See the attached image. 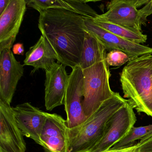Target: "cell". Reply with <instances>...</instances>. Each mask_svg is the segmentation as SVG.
<instances>
[{"label": "cell", "instance_id": "1", "mask_svg": "<svg viewBox=\"0 0 152 152\" xmlns=\"http://www.w3.org/2000/svg\"><path fill=\"white\" fill-rule=\"evenodd\" d=\"M39 13L38 27L56 51L58 63L72 69L78 66L85 39V17L60 9Z\"/></svg>", "mask_w": 152, "mask_h": 152}, {"label": "cell", "instance_id": "2", "mask_svg": "<svg viewBox=\"0 0 152 152\" xmlns=\"http://www.w3.org/2000/svg\"><path fill=\"white\" fill-rule=\"evenodd\" d=\"M127 101L118 92H114L84 122L67 128L65 152H87L97 145L104 135L110 118Z\"/></svg>", "mask_w": 152, "mask_h": 152}, {"label": "cell", "instance_id": "3", "mask_svg": "<svg viewBox=\"0 0 152 152\" xmlns=\"http://www.w3.org/2000/svg\"><path fill=\"white\" fill-rule=\"evenodd\" d=\"M124 97L138 113L152 117V54L132 59L120 74Z\"/></svg>", "mask_w": 152, "mask_h": 152}, {"label": "cell", "instance_id": "4", "mask_svg": "<svg viewBox=\"0 0 152 152\" xmlns=\"http://www.w3.org/2000/svg\"><path fill=\"white\" fill-rule=\"evenodd\" d=\"M83 107L87 118L95 113L114 91L110 87L111 74L106 60L83 70Z\"/></svg>", "mask_w": 152, "mask_h": 152}, {"label": "cell", "instance_id": "5", "mask_svg": "<svg viewBox=\"0 0 152 152\" xmlns=\"http://www.w3.org/2000/svg\"><path fill=\"white\" fill-rule=\"evenodd\" d=\"M149 0H113L108 2L107 11L96 18L122 26L141 31L147 18L137 8L147 4Z\"/></svg>", "mask_w": 152, "mask_h": 152}, {"label": "cell", "instance_id": "6", "mask_svg": "<svg viewBox=\"0 0 152 152\" xmlns=\"http://www.w3.org/2000/svg\"><path fill=\"white\" fill-rule=\"evenodd\" d=\"M136 121L134 110L128 100L108 121L100 142L87 152H100L111 149L129 135Z\"/></svg>", "mask_w": 152, "mask_h": 152}, {"label": "cell", "instance_id": "7", "mask_svg": "<svg viewBox=\"0 0 152 152\" xmlns=\"http://www.w3.org/2000/svg\"><path fill=\"white\" fill-rule=\"evenodd\" d=\"M83 72L78 66L73 68L69 75L65 94L64 105L67 128L76 127L88 119L83 112Z\"/></svg>", "mask_w": 152, "mask_h": 152}, {"label": "cell", "instance_id": "8", "mask_svg": "<svg viewBox=\"0 0 152 152\" xmlns=\"http://www.w3.org/2000/svg\"><path fill=\"white\" fill-rule=\"evenodd\" d=\"M85 31L96 37L107 50H119L132 59L144 55L152 54V48L132 42L117 36L95 23L92 18L84 17Z\"/></svg>", "mask_w": 152, "mask_h": 152}, {"label": "cell", "instance_id": "9", "mask_svg": "<svg viewBox=\"0 0 152 152\" xmlns=\"http://www.w3.org/2000/svg\"><path fill=\"white\" fill-rule=\"evenodd\" d=\"M13 107L0 100V152H26V143Z\"/></svg>", "mask_w": 152, "mask_h": 152}, {"label": "cell", "instance_id": "10", "mask_svg": "<svg viewBox=\"0 0 152 152\" xmlns=\"http://www.w3.org/2000/svg\"><path fill=\"white\" fill-rule=\"evenodd\" d=\"M23 74V66L16 60L11 49L0 51V100L11 104Z\"/></svg>", "mask_w": 152, "mask_h": 152}, {"label": "cell", "instance_id": "11", "mask_svg": "<svg viewBox=\"0 0 152 152\" xmlns=\"http://www.w3.org/2000/svg\"><path fill=\"white\" fill-rule=\"evenodd\" d=\"M26 1L11 0L0 15V51L11 49L19 32L26 11Z\"/></svg>", "mask_w": 152, "mask_h": 152}, {"label": "cell", "instance_id": "12", "mask_svg": "<svg viewBox=\"0 0 152 152\" xmlns=\"http://www.w3.org/2000/svg\"><path fill=\"white\" fill-rule=\"evenodd\" d=\"M13 108L16 121L24 136L42 146L41 135L48 113L28 102L17 105Z\"/></svg>", "mask_w": 152, "mask_h": 152}, {"label": "cell", "instance_id": "13", "mask_svg": "<svg viewBox=\"0 0 152 152\" xmlns=\"http://www.w3.org/2000/svg\"><path fill=\"white\" fill-rule=\"evenodd\" d=\"M66 66L56 63L45 71V105L48 111H51L64 105L66 85L69 80Z\"/></svg>", "mask_w": 152, "mask_h": 152}, {"label": "cell", "instance_id": "14", "mask_svg": "<svg viewBox=\"0 0 152 152\" xmlns=\"http://www.w3.org/2000/svg\"><path fill=\"white\" fill-rule=\"evenodd\" d=\"M66 120L56 113H47L41 135L45 152H65L66 141Z\"/></svg>", "mask_w": 152, "mask_h": 152}, {"label": "cell", "instance_id": "15", "mask_svg": "<svg viewBox=\"0 0 152 152\" xmlns=\"http://www.w3.org/2000/svg\"><path fill=\"white\" fill-rule=\"evenodd\" d=\"M58 56L56 51L48 40L42 35L37 42L30 48L26 54L24 66L34 67L31 75H33L39 69L46 71L56 64Z\"/></svg>", "mask_w": 152, "mask_h": 152}, {"label": "cell", "instance_id": "16", "mask_svg": "<svg viewBox=\"0 0 152 152\" xmlns=\"http://www.w3.org/2000/svg\"><path fill=\"white\" fill-rule=\"evenodd\" d=\"M87 1L76 0H31L26 1L28 7L34 9L39 12L50 9H60L70 10L85 17L94 18L98 14L91 8Z\"/></svg>", "mask_w": 152, "mask_h": 152}, {"label": "cell", "instance_id": "17", "mask_svg": "<svg viewBox=\"0 0 152 152\" xmlns=\"http://www.w3.org/2000/svg\"><path fill=\"white\" fill-rule=\"evenodd\" d=\"M85 31V39L79 66L82 70L106 60L107 49L94 35Z\"/></svg>", "mask_w": 152, "mask_h": 152}, {"label": "cell", "instance_id": "18", "mask_svg": "<svg viewBox=\"0 0 152 152\" xmlns=\"http://www.w3.org/2000/svg\"><path fill=\"white\" fill-rule=\"evenodd\" d=\"M95 23L108 31L128 40L138 44L144 43L147 40V36L141 31L122 26L98 18H92Z\"/></svg>", "mask_w": 152, "mask_h": 152}, {"label": "cell", "instance_id": "19", "mask_svg": "<svg viewBox=\"0 0 152 152\" xmlns=\"http://www.w3.org/2000/svg\"><path fill=\"white\" fill-rule=\"evenodd\" d=\"M152 133V124L141 127H133L126 137L115 144L110 149H118L128 146L136 140H140Z\"/></svg>", "mask_w": 152, "mask_h": 152}, {"label": "cell", "instance_id": "20", "mask_svg": "<svg viewBox=\"0 0 152 152\" xmlns=\"http://www.w3.org/2000/svg\"><path fill=\"white\" fill-rule=\"evenodd\" d=\"M131 60L129 55L119 50H113L107 54L106 61L110 66H122Z\"/></svg>", "mask_w": 152, "mask_h": 152}, {"label": "cell", "instance_id": "21", "mask_svg": "<svg viewBox=\"0 0 152 152\" xmlns=\"http://www.w3.org/2000/svg\"><path fill=\"white\" fill-rule=\"evenodd\" d=\"M137 145L138 152H152V137Z\"/></svg>", "mask_w": 152, "mask_h": 152}, {"label": "cell", "instance_id": "22", "mask_svg": "<svg viewBox=\"0 0 152 152\" xmlns=\"http://www.w3.org/2000/svg\"><path fill=\"white\" fill-rule=\"evenodd\" d=\"M100 152H138L137 143L132 144L128 146L116 149H109L107 151Z\"/></svg>", "mask_w": 152, "mask_h": 152}, {"label": "cell", "instance_id": "23", "mask_svg": "<svg viewBox=\"0 0 152 152\" xmlns=\"http://www.w3.org/2000/svg\"><path fill=\"white\" fill-rule=\"evenodd\" d=\"M145 16L147 18L148 16L152 14V0H149V2L141 9Z\"/></svg>", "mask_w": 152, "mask_h": 152}, {"label": "cell", "instance_id": "24", "mask_svg": "<svg viewBox=\"0 0 152 152\" xmlns=\"http://www.w3.org/2000/svg\"><path fill=\"white\" fill-rule=\"evenodd\" d=\"M13 53L17 55H23L24 54V48L22 43H17L13 47Z\"/></svg>", "mask_w": 152, "mask_h": 152}, {"label": "cell", "instance_id": "25", "mask_svg": "<svg viewBox=\"0 0 152 152\" xmlns=\"http://www.w3.org/2000/svg\"><path fill=\"white\" fill-rule=\"evenodd\" d=\"M11 1V0H0V15L3 14Z\"/></svg>", "mask_w": 152, "mask_h": 152}, {"label": "cell", "instance_id": "26", "mask_svg": "<svg viewBox=\"0 0 152 152\" xmlns=\"http://www.w3.org/2000/svg\"><path fill=\"white\" fill-rule=\"evenodd\" d=\"M152 137V133H151V134H149V135H148V136H146V137H144L143 138L141 139V140H140L139 142H138V143L139 144H140V143H142V142H144L145 140H147L149 138L151 137Z\"/></svg>", "mask_w": 152, "mask_h": 152}]
</instances>
